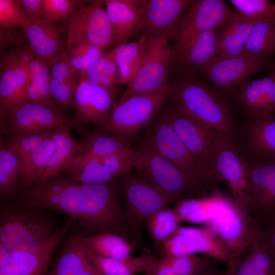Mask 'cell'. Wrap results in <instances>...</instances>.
<instances>
[{
  "mask_svg": "<svg viewBox=\"0 0 275 275\" xmlns=\"http://www.w3.org/2000/svg\"><path fill=\"white\" fill-rule=\"evenodd\" d=\"M18 200L65 213L83 229L84 236L108 233L125 237L129 232L119 178L88 184L61 173L24 189Z\"/></svg>",
  "mask_w": 275,
  "mask_h": 275,
  "instance_id": "obj_1",
  "label": "cell"
},
{
  "mask_svg": "<svg viewBox=\"0 0 275 275\" xmlns=\"http://www.w3.org/2000/svg\"><path fill=\"white\" fill-rule=\"evenodd\" d=\"M166 100L208 127L233 137L229 105L217 91L198 78L196 72L175 68Z\"/></svg>",
  "mask_w": 275,
  "mask_h": 275,
  "instance_id": "obj_2",
  "label": "cell"
},
{
  "mask_svg": "<svg viewBox=\"0 0 275 275\" xmlns=\"http://www.w3.org/2000/svg\"><path fill=\"white\" fill-rule=\"evenodd\" d=\"M200 199L207 216L204 225L230 256L233 266L258 239L261 227L233 199L225 196L216 188H213L211 195Z\"/></svg>",
  "mask_w": 275,
  "mask_h": 275,
  "instance_id": "obj_3",
  "label": "cell"
},
{
  "mask_svg": "<svg viewBox=\"0 0 275 275\" xmlns=\"http://www.w3.org/2000/svg\"><path fill=\"white\" fill-rule=\"evenodd\" d=\"M43 208L17 201L0 207V243L9 252L35 249L61 230Z\"/></svg>",
  "mask_w": 275,
  "mask_h": 275,
  "instance_id": "obj_4",
  "label": "cell"
},
{
  "mask_svg": "<svg viewBox=\"0 0 275 275\" xmlns=\"http://www.w3.org/2000/svg\"><path fill=\"white\" fill-rule=\"evenodd\" d=\"M144 145L175 165L194 185L208 191L216 183L186 148L161 111L148 126Z\"/></svg>",
  "mask_w": 275,
  "mask_h": 275,
  "instance_id": "obj_5",
  "label": "cell"
},
{
  "mask_svg": "<svg viewBox=\"0 0 275 275\" xmlns=\"http://www.w3.org/2000/svg\"><path fill=\"white\" fill-rule=\"evenodd\" d=\"M125 214L135 243L144 245L143 225L157 211L175 201L141 176L132 172L119 177Z\"/></svg>",
  "mask_w": 275,
  "mask_h": 275,
  "instance_id": "obj_6",
  "label": "cell"
},
{
  "mask_svg": "<svg viewBox=\"0 0 275 275\" xmlns=\"http://www.w3.org/2000/svg\"><path fill=\"white\" fill-rule=\"evenodd\" d=\"M170 84L154 92L135 95L114 103L102 131L126 141L148 126L162 109L167 98Z\"/></svg>",
  "mask_w": 275,
  "mask_h": 275,
  "instance_id": "obj_7",
  "label": "cell"
},
{
  "mask_svg": "<svg viewBox=\"0 0 275 275\" xmlns=\"http://www.w3.org/2000/svg\"><path fill=\"white\" fill-rule=\"evenodd\" d=\"M35 58L28 42L1 52L0 120L29 101L30 65Z\"/></svg>",
  "mask_w": 275,
  "mask_h": 275,
  "instance_id": "obj_8",
  "label": "cell"
},
{
  "mask_svg": "<svg viewBox=\"0 0 275 275\" xmlns=\"http://www.w3.org/2000/svg\"><path fill=\"white\" fill-rule=\"evenodd\" d=\"M237 13L224 1H193L179 25L174 42L170 45L173 67L199 35L215 29Z\"/></svg>",
  "mask_w": 275,
  "mask_h": 275,
  "instance_id": "obj_9",
  "label": "cell"
},
{
  "mask_svg": "<svg viewBox=\"0 0 275 275\" xmlns=\"http://www.w3.org/2000/svg\"><path fill=\"white\" fill-rule=\"evenodd\" d=\"M146 52L137 72L119 100L139 94L157 91L169 85L172 69L171 38L159 35L147 36Z\"/></svg>",
  "mask_w": 275,
  "mask_h": 275,
  "instance_id": "obj_10",
  "label": "cell"
},
{
  "mask_svg": "<svg viewBox=\"0 0 275 275\" xmlns=\"http://www.w3.org/2000/svg\"><path fill=\"white\" fill-rule=\"evenodd\" d=\"M141 176L171 198L175 204L186 200L204 197L206 190L193 184L173 163L152 149L143 145Z\"/></svg>",
  "mask_w": 275,
  "mask_h": 275,
  "instance_id": "obj_11",
  "label": "cell"
},
{
  "mask_svg": "<svg viewBox=\"0 0 275 275\" xmlns=\"http://www.w3.org/2000/svg\"><path fill=\"white\" fill-rule=\"evenodd\" d=\"M63 125L83 133L84 128L72 118L59 109L28 101L0 120L1 136H13L41 133L56 129Z\"/></svg>",
  "mask_w": 275,
  "mask_h": 275,
  "instance_id": "obj_12",
  "label": "cell"
},
{
  "mask_svg": "<svg viewBox=\"0 0 275 275\" xmlns=\"http://www.w3.org/2000/svg\"><path fill=\"white\" fill-rule=\"evenodd\" d=\"M244 210L260 227L275 219V159L247 161Z\"/></svg>",
  "mask_w": 275,
  "mask_h": 275,
  "instance_id": "obj_13",
  "label": "cell"
},
{
  "mask_svg": "<svg viewBox=\"0 0 275 275\" xmlns=\"http://www.w3.org/2000/svg\"><path fill=\"white\" fill-rule=\"evenodd\" d=\"M161 112L200 166L216 183L211 172V159L217 131L170 104Z\"/></svg>",
  "mask_w": 275,
  "mask_h": 275,
  "instance_id": "obj_14",
  "label": "cell"
},
{
  "mask_svg": "<svg viewBox=\"0 0 275 275\" xmlns=\"http://www.w3.org/2000/svg\"><path fill=\"white\" fill-rule=\"evenodd\" d=\"M233 139L217 132L211 159V172L217 182H223L227 185L235 203L244 210L247 161L239 154Z\"/></svg>",
  "mask_w": 275,
  "mask_h": 275,
  "instance_id": "obj_15",
  "label": "cell"
},
{
  "mask_svg": "<svg viewBox=\"0 0 275 275\" xmlns=\"http://www.w3.org/2000/svg\"><path fill=\"white\" fill-rule=\"evenodd\" d=\"M74 225L69 218L57 234L34 250L9 252L0 243V275H47L54 250Z\"/></svg>",
  "mask_w": 275,
  "mask_h": 275,
  "instance_id": "obj_16",
  "label": "cell"
},
{
  "mask_svg": "<svg viewBox=\"0 0 275 275\" xmlns=\"http://www.w3.org/2000/svg\"><path fill=\"white\" fill-rule=\"evenodd\" d=\"M116 91L89 82L79 74L72 109V118L84 128L90 124L102 129L106 125L114 104Z\"/></svg>",
  "mask_w": 275,
  "mask_h": 275,
  "instance_id": "obj_17",
  "label": "cell"
},
{
  "mask_svg": "<svg viewBox=\"0 0 275 275\" xmlns=\"http://www.w3.org/2000/svg\"><path fill=\"white\" fill-rule=\"evenodd\" d=\"M202 253L218 261L233 263L230 256L206 228L179 227L162 244L160 255L185 256Z\"/></svg>",
  "mask_w": 275,
  "mask_h": 275,
  "instance_id": "obj_18",
  "label": "cell"
},
{
  "mask_svg": "<svg viewBox=\"0 0 275 275\" xmlns=\"http://www.w3.org/2000/svg\"><path fill=\"white\" fill-rule=\"evenodd\" d=\"M269 57L242 53L216 58L201 72L213 85L223 90H232L255 74L266 69Z\"/></svg>",
  "mask_w": 275,
  "mask_h": 275,
  "instance_id": "obj_19",
  "label": "cell"
},
{
  "mask_svg": "<svg viewBox=\"0 0 275 275\" xmlns=\"http://www.w3.org/2000/svg\"><path fill=\"white\" fill-rule=\"evenodd\" d=\"M62 23L67 33L80 35L92 44L104 50L115 43L104 1H91Z\"/></svg>",
  "mask_w": 275,
  "mask_h": 275,
  "instance_id": "obj_20",
  "label": "cell"
},
{
  "mask_svg": "<svg viewBox=\"0 0 275 275\" xmlns=\"http://www.w3.org/2000/svg\"><path fill=\"white\" fill-rule=\"evenodd\" d=\"M192 1L143 0V34L147 36L167 35L174 39L179 25Z\"/></svg>",
  "mask_w": 275,
  "mask_h": 275,
  "instance_id": "obj_21",
  "label": "cell"
},
{
  "mask_svg": "<svg viewBox=\"0 0 275 275\" xmlns=\"http://www.w3.org/2000/svg\"><path fill=\"white\" fill-rule=\"evenodd\" d=\"M22 29L35 58L50 69L66 50L67 32L62 23L42 20Z\"/></svg>",
  "mask_w": 275,
  "mask_h": 275,
  "instance_id": "obj_22",
  "label": "cell"
},
{
  "mask_svg": "<svg viewBox=\"0 0 275 275\" xmlns=\"http://www.w3.org/2000/svg\"><path fill=\"white\" fill-rule=\"evenodd\" d=\"M106 15L116 46L127 42L144 26L143 0H105Z\"/></svg>",
  "mask_w": 275,
  "mask_h": 275,
  "instance_id": "obj_23",
  "label": "cell"
},
{
  "mask_svg": "<svg viewBox=\"0 0 275 275\" xmlns=\"http://www.w3.org/2000/svg\"><path fill=\"white\" fill-rule=\"evenodd\" d=\"M236 90L239 100L252 118L275 114V68L270 76L247 80Z\"/></svg>",
  "mask_w": 275,
  "mask_h": 275,
  "instance_id": "obj_24",
  "label": "cell"
},
{
  "mask_svg": "<svg viewBox=\"0 0 275 275\" xmlns=\"http://www.w3.org/2000/svg\"><path fill=\"white\" fill-rule=\"evenodd\" d=\"M82 153H88L100 158L121 155L129 159L134 168L140 170L143 166V156L139 149L130 147L123 139L102 131L99 128L86 133L80 142Z\"/></svg>",
  "mask_w": 275,
  "mask_h": 275,
  "instance_id": "obj_25",
  "label": "cell"
},
{
  "mask_svg": "<svg viewBox=\"0 0 275 275\" xmlns=\"http://www.w3.org/2000/svg\"><path fill=\"white\" fill-rule=\"evenodd\" d=\"M256 21L237 12L217 27V58L236 57L243 53L245 45Z\"/></svg>",
  "mask_w": 275,
  "mask_h": 275,
  "instance_id": "obj_26",
  "label": "cell"
},
{
  "mask_svg": "<svg viewBox=\"0 0 275 275\" xmlns=\"http://www.w3.org/2000/svg\"><path fill=\"white\" fill-rule=\"evenodd\" d=\"M72 129L70 126L63 125L54 130L52 134L53 149L38 183L62 173L75 158L82 153L81 144L72 135Z\"/></svg>",
  "mask_w": 275,
  "mask_h": 275,
  "instance_id": "obj_27",
  "label": "cell"
},
{
  "mask_svg": "<svg viewBox=\"0 0 275 275\" xmlns=\"http://www.w3.org/2000/svg\"><path fill=\"white\" fill-rule=\"evenodd\" d=\"M47 275H102L88 259L78 235L65 242Z\"/></svg>",
  "mask_w": 275,
  "mask_h": 275,
  "instance_id": "obj_28",
  "label": "cell"
},
{
  "mask_svg": "<svg viewBox=\"0 0 275 275\" xmlns=\"http://www.w3.org/2000/svg\"><path fill=\"white\" fill-rule=\"evenodd\" d=\"M85 251L89 260L102 275H136L142 272L145 273L153 267L159 258L157 254L154 253L117 259L98 256L86 249Z\"/></svg>",
  "mask_w": 275,
  "mask_h": 275,
  "instance_id": "obj_29",
  "label": "cell"
},
{
  "mask_svg": "<svg viewBox=\"0 0 275 275\" xmlns=\"http://www.w3.org/2000/svg\"><path fill=\"white\" fill-rule=\"evenodd\" d=\"M216 29L199 35L184 52L175 68L200 72L217 58Z\"/></svg>",
  "mask_w": 275,
  "mask_h": 275,
  "instance_id": "obj_30",
  "label": "cell"
},
{
  "mask_svg": "<svg viewBox=\"0 0 275 275\" xmlns=\"http://www.w3.org/2000/svg\"><path fill=\"white\" fill-rule=\"evenodd\" d=\"M252 120L246 142L254 160H274L275 114Z\"/></svg>",
  "mask_w": 275,
  "mask_h": 275,
  "instance_id": "obj_31",
  "label": "cell"
},
{
  "mask_svg": "<svg viewBox=\"0 0 275 275\" xmlns=\"http://www.w3.org/2000/svg\"><path fill=\"white\" fill-rule=\"evenodd\" d=\"M78 239L88 251L98 256L122 259L131 256L133 244L121 236L108 233L94 235H78Z\"/></svg>",
  "mask_w": 275,
  "mask_h": 275,
  "instance_id": "obj_32",
  "label": "cell"
},
{
  "mask_svg": "<svg viewBox=\"0 0 275 275\" xmlns=\"http://www.w3.org/2000/svg\"><path fill=\"white\" fill-rule=\"evenodd\" d=\"M62 173L88 184L103 183L118 178L106 168L101 158L88 153L79 154Z\"/></svg>",
  "mask_w": 275,
  "mask_h": 275,
  "instance_id": "obj_33",
  "label": "cell"
},
{
  "mask_svg": "<svg viewBox=\"0 0 275 275\" xmlns=\"http://www.w3.org/2000/svg\"><path fill=\"white\" fill-rule=\"evenodd\" d=\"M147 43V36L143 34L135 41L127 42L115 47L119 71V85H127L131 81L144 59Z\"/></svg>",
  "mask_w": 275,
  "mask_h": 275,
  "instance_id": "obj_34",
  "label": "cell"
},
{
  "mask_svg": "<svg viewBox=\"0 0 275 275\" xmlns=\"http://www.w3.org/2000/svg\"><path fill=\"white\" fill-rule=\"evenodd\" d=\"M228 267L231 275H275V262L258 239L243 252L234 265Z\"/></svg>",
  "mask_w": 275,
  "mask_h": 275,
  "instance_id": "obj_35",
  "label": "cell"
},
{
  "mask_svg": "<svg viewBox=\"0 0 275 275\" xmlns=\"http://www.w3.org/2000/svg\"><path fill=\"white\" fill-rule=\"evenodd\" d=\"M22 189L21 165L14 151L3 141L0 146V197L7 201Z\"/></svg>",
  "mask_w": 275,
  "mask_h": 275,
  "instance_id": "obj_36",
  "label": "cell"
},
{
  "mask_svg": "<svg viewBox=\"0 0 275 275\" xmlns=\"http://www.w3.org/2000/svg\"><path fill=\"white\" fill-rule=\"evenodd\" d=\"M243 53L269 57L275 55V17L256 20Z\"/></svg>",
  "mask_w": 275,
  "mask_h": 275,
  "instance_id": "obj_37",
  "label": "cell"
},
{
  "mask_svg": "<svg viewBox=\"0 0 275 275\" xmlns=\"http://www.w3.org/2000/svg\"><path fill=\"white\" fill-rule=\"evenodd\" d=\"M104 49L88 41L84 36L67 33L66 52L76 72H81L104 55Z\"/></svg>",
  "mask_w": 275,
  "mask_h": 275,
  "instance_id": "obj_38",
  "label": "cell"
},
{
  "mask_svg": "<svg viewBox=\"0 0 275 275\" xmlns=\"http://www.w3.org/2000/svg\"><path fill=\"white\" fill-rule=\"evenodd\" d=\"M179 223L174 208L169 206L162 208L147 221V228L155 253L160 254L163 243L175 233Z\"/></svg>",
  "mask_w": 275,
  "mask_h": 275,
  "instance_id": "obj_39",
  "label": "cell"
},
{
  "mask_svg": "<svg viewBox=\"0 0 275 275\" xmlns=\"http://www.w3.org/2000/svg\"><path fill=\"white\" fill-rule=\"evenodd\" d=\"M52 134L46 139L37 150L20 162L22 189L38 183L41 180L53 149Z\"/></svg>",
  "mask_w": 275,
  "mask_h": 275,
  "instance_id": "obj_40",
  "label": "cell"
},
{
  "mask_svg": "<svg viewBox=\"0 0 275 275\" xmlns=\"http://www.w3.org/2000/svg\"><path fill=\"white\" fill-rule=\"evenodd\" d=\"M159 259L168 275H192L208 265L213 258L205 255H161Z\"/></svg>",
  "mask_w": 275,
  "mask_h": 275,
  "instance_id": "obj_41",
  "label": "cell"
},
{
  "mask_svg": "<svg viewBox=\"0 0 275 275\" xmlns=\"http://www.w3.org/2000/svg\"><path fill=\"white\" fill-rule=\"evenodd\" d=\"M90 2L83 0H42L41 19L51 22L64 21Z\"/></svg>",
  "mask_w": 275,
  "mask_h": 275,
  "instance_id": "obj_42",
  "label": "cell"
},
{
  "mask_svg": "<svg viewBox=\"0 0 275 275\" xmlns=\"http://www.w3.org/2000/svg\"><path fill=\"white\" fill-rule=\"evenodd\" d=\"M31 23L20 0H0V30L23 28Z\"/></svg>",
  "mask_w": 275,
  "mask_h": 275,
  "instance_id": "obj_43",
  "label": "cell"
},
{
  "mask_svg": "<svg viewBox=\"0 0 275 275\" xmlns=\"http://www.w3.org/2000/svg\"><path fill=\"white\" fill-rule=\"evenodd\" d=\"M54 130L17 135L3 141L14 151L21 162L37 150L44 141L52 134Z\"/></svg>",
  "mask_w": 275,
  "mask_h": 275,
  "instance_id": "obj_44",
  "label": "cell"
},
{
  "mask_svg": "<svg viewBox=\"0 0 275 275\" xmlns=\"http://www.w3.org/2000/svg\"><path fill=\"white\" fill-rule=\"evenodd\" d=\"M240 15L258 20L275 17V3L267 0H231Z\"/></svg>",
  "mask_w": 275,
  "mask_h": 275,
  "instance_id": "obj_45",
  "label": "cell"
},
{
  "mask_svg": "<svg viewBox=\"0 0 275 275\" xmlns=\"http://www.w3.org/2000/svg\"><path fill=\"white\" fill-rule=\"evenodd\" d=\"M200 198L186 200L175 205L173 208L180 223L204 225L207 216L202 207Z\"/></svg>",
  "mask_w": 275,
  "mask_h": 275,
  "instance_id": "obj_46",
  "label": "cell"
},
{
  "mask_svg": "<svg viewBox=\"0 0 275 275\" xmlns=\"http://www.w3.org/2000/svg\"><path fill=\"white\" fill-rule=\"evenodd\" d=\"M76 88L51 78L50 90L52 100L63 114L72 108Z\"/></svg>",
  "mask_w": 275,
  "mask_h": 275,
  "instance_id": "obj_47",
  "label": "cell"
},
{
  "mask_svg": "<svg viewBox=\"0 0 275 275\" xmlns=\"http://www.w3.org/2000/svg\"><path fill=\"white\" fill-rule=\"evenodd\" d=\"M50 81L43 79H31L27 89L28 99L29 101L59 109L52 100Z\"/></svg>",
  "mask_w": 275,
  "mask_h": 275,
  "instance_id": "obj_48",
  "label": "cell"
},
{
  "mask_svg": "<svg viewBox=\"0 0 275 275\" xmlns=\"http://www.w3.org/2000/svg\"><path fill=\"white\" fill-rule=\"evenodd\" d=\"M51 77L58 81L64 82L75 88L77 86L76 70L71 64L65 51L51 66Z\"/></svg>",
  "mask_w": 275,
  "mask_h": 275,
  "instance_id": "obj_49",
  "label": "cell"
},
{
  "mask_svg": "<svg viewBox=\"0 0 275 275\" xmlns=\"http://www.w3.org/2000/svg\"><path fill=\"white\" fill-rule=\"evenodd\" d=\"M104 166L116 177H120L132 172L134 168L131 161L121 155H112L102 158Z\"/></svg>",
  "mask_w": 275,
  "mask_h": 275,
  "instance_id": "obj_50",
  "label": "cell"
},
{
  "mask_svg": "<svg viewBox=\"0 0 275 275\" xmlns=\"http://www.w3.org/2000/svg\"><path fill=\"white\" fill-rule=\"evenodd\" d=\"M26 42L22 28L0 30L1 52Z\"/></svg>",
  "mask_w": 275,
  "mask_h": 275,
  "instance_id": "obj_51",
  "label": "cell"
},
{
  "mask_svg": "<svg viewBox=\"0 0 275 275\" xmlns=\"http://www.w3.org/2000/svg\"><path fill=\"white\" fill-rule=\"evenodd\" d=\"M258 239L275 262V219L261 227Z\"/></svg>",
  "mask_w": 275,
  "mask_h": 275,
  "instance_id": "obj_52",
  "label": "cell"
},
{
  "mask_svg": "<svg viewBox=\"0 0 275 275\" xmlns=\"http://www.w3.org/2000/svg\"><path fill=\"white\" fill-rule=\"evenodd\" d=\"M106 58V54H104L85 70L79 72V74L83 76L90 83L99 85Z\"/></svg>",
  "mask_w": 275,
  "mask_h": 275,
  "instance_id": "obj_53",
  "label": "cell"
},
{
  "mask_svg": "<svg viewBox=\"0 0 275 275\" xmlns=\"http://www.w3.org/2000/svg\"><path fill=\"white\" fill-rule=\"evenodd\" d=\"M20 2L30 16L32 23L42 21L41 17L42 0H20Z\"/></svg>",
  "mask_w": 275,
  "mask_h": 275,
  "instance_id": "obj_54",
  "label": "cell"
},
{
  "mask_svg": "<svg viewBox=\"0 0 275 275\" xmlns=\"http://www.w3.org/2000/svg\"><path fill=\"white\" fill-rule=\"evenodd\" d=\"M106 60L103 66L102 74L117 77L118 79V67L115 58V49L106 53Z\"/></svg>",
  "mask_w": 275,
  "mask_h": 275,
  "instance_id": "obj_55",
  "label": "cell"
},
{
  "mask_svg": "<svg viewBox=\"0 0 275 275\" xmlns=\"http://www.w3.org/2000/svg\"><path fill=\"white\" fill-rule=\"evenodd\" d=\"M216 261L213 259L205 267L192 275H231L230 268L228 266L225 269H220L216 264Z\"/></svg>",
  "mask_w": 275,
  "mask_h": 275,
  "instance_id": "obj_56",
  "label": "cell"
},
{
  "mask_svg": "<svg viewBox=\"0 0 275 275\" xmlns=\"http://www.w3.org/2000/svg\"><path fill=\"white\" fill-rule=\"evenodd\" d=\"M118 85L119 81L117 77L102 74L98 85L107 90L116 91L115 88Z\"/></svg>",
  "mask_w": 275,
  "mask_h": 275,
  "instance_id": "obj_57",
  "label": "cell"
}]
</instances>
